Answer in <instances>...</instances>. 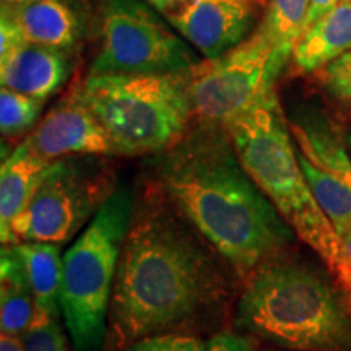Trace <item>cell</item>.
<instances>
[{
    "label": "cell",
    "mask_w": 351,
    "mask_h": 351,
    "mask_svg": "<svg viewBox=\"0 0 351 351\" xmlns=\"http://www.w3.org/2000/svg\"><path fill=\"white\" fill-rule=\"evenodd\" d=\"M245 173L296 236L345 283L351 274L339 232L307 186L276 91L225 124Z\"/></svg>",
    "instance_id": "obj_4"
},
{
    "label": "cell",
    "mask_w": 351,
    "mask_h": 351,
    "mask_svg": "<svg viewBox=\"0 0 351 351\" xmlns=\"http://www.w3.org/2000/svg\"><path fill=\"white\" fill-rule=\"evenodd\" d=\"M78 93L106 129L116 155L169 150L194 117L182 73H90Z\"/></svg>",
    "instance_id": "obj_6"
},
{
    "label": "cell",
    "mask_w": 351,
    "mask_h": 351,
    "mask_svg": "<svg viewBox=\"0 0 351 351\" xmlns=\"http://www.w3.org/2000/svg\"><path fill=\"white\" fill-rule=\"evenodd\" d=\"M346 143H348V150H350V155H351V129L348 130V134H346Z\"/></svg>",
    "instance_id": "obj_31"
},
{
    "label": "cell",
    "mask_w": 351,
    "mask_h": 351,
    "mask_svg": "<svg viewBox=\"0 0 351 351\" xmlns=\"http://www.w3.org/2000/svg\"><path fill=\"white\" fill-rule=\"evenodd\" d=\"M15 245L23 258L36 309L54 315H62L59 306L64 258L60 244L19 243Z\"/></svg>",
    "instance_id": "obj_17"
},
{
    "label": "cell",
    "mask_w": 351,
    "mask_h": 351,
    "mask_svg": "<svg viewBox=\"0 0 351 351\" xmlns=\"http://www.w3.org/2000/svg\"><path fill=\"white\" fill-rule=\"evenodd\" d=\"M28 2H32V0H2V3H5V5H10V7H19Z\"/></svg>",
    "instance_id": "obj_29"
},
{
    "label": "cell",
    "mask_w": 351,
    "mask_h": 351,
    "mask_svg": "<svg viewBox=\"0 0 351 351\" xmlns=\"http://www.w3.org/2000/svg\"><path fill=\"white\" fill-rule=\"evenodd\" d=\"M60 315L36 309V314L21 335L26 351H72L59 322Z\"/></svg>",
    "instance_id": "obj_20"
},
{
    "label": "cell",
    "mask_w": 351,
    "mask_h": 351,
    "mask_svg": "<svg viewBox=\"0 0 351 351\" xmlns=\"http://www.w3.org/2000/svg\"><path fill=\"white\" fill-rule=\"evenodd\" d=\"M322 82L333 98L351 108V51L322 70Z\"/></svg>",
    "instance_id": "obj_22"
},
{
    "label": "cell",
    "mask_w": 351,
    "mask_h": 351,
    "mask_svg": "<svg viewBox=\"0 0 351 351\" xmlns=\"http://www.w3.org/2000/svg\"><path fill=\"white\" fill-rule=\"evenodd\" d=\"M285 67L256 28L225 54L202 59L182 72L194 117L204 124H228L274 93Z\"/></svg>",
    "instance_id": "obj_8"
},
{
    "label": "cell",
    "mask_w": 351,
    "mask_h": 351,
    "mask_svg": "<svg viewBox=\"0 0 351 351\" xmlns=\"http://www.w3.org/2000/svg\"><path fill=\"white\" fill-rule=\"evenodd\" d=\"M309 0H269L257 29L274 46L282 62L288 64L296 44L307 29Z\"/></svg>",
    "instance_id": "obj_18"
},
{
    "label": "cell",
    "mask_w": 351,
    "mask_h": 351,
    "mask_svg": "<svg viewBox=\"0 0 351 351\" xmlns=\"http://www.w3.org/2000/svg\"><path fill=\"white\" fill-rule=\"evenodd\" d=\"M72 69L70 51L25 43L0 59V83L2 88L46 101L59 93Z\"/></svg>",
    "instance_id": "obj_12"
},
{
    "label": "cell",
    "mask_w": 351,
    "mask_h": 351,
    "mask_svg": "<svg viewBox=\"0 0 351 351\" xmlns=\"http://www.w3.org/2000/svg\"><path fill=\"white\" fill-rule=\"evenodd\" d=\"M26 142L46 161L70 156L116 155L106 129L78 91L52 108Z\"/></svg>",
    "instance_id": "obj_11"
},
{
    "label": "cell",
    "mask_w": 351,
    "mask_h": 351,
    "mask_svg": "<svg viewBox=\"0 0 351 351\" xmlns=\"http://www.w3.org/2000/svg\"><path fill=\"white\" fill-rule=\"evenodd\" d=\"M145 3H148L152 8H155L161 15H171V13L178 12L179 8L186 5L189 0H143Z\"/></svg>",
    "instance_id": "obj_26"
},
{
    "label": "cell",
    "mask_w": 351,
    "mask_h": 351,
    "mask_svg": "<svg viewBox=\"0 0 351 351\" xmlns=\"http://www.w3.org/2000/svg\"><path fill=\"white\" fill-rule=\"evenodd\" d=\"M337 232H339V236H340V239H341V244H343L345 254H346V257H348V261L351 263V226L345 228V230L337 231Z\"/></svg>",
    "instance_id": "obj_28"
},
{
    "label": "cell",
    "mask_w": 351,
    "mask_h": 351,
    "mask_svg": "<svg viewBox=\"0 0 351 351\" xmlns=\"http://www.w3.org/2000/svg\"><path fill=\"white\" fill-rule=\"evenodd\" d=\"M134 215V194L117 187L64 254L59 306L75 351L99 350L106 337L114 282Z\"/></svg>",
    "instance_id": "obj_5"
},
{
    "label": "cell",
    "mask_w": 351,
    "mask_h": 351,
    "mask_svg": "<svg viewBox=\"0 0 351 351\" xmlns=\"http://www.w3.org/2000/svg\"><path fill=\"white\" fill-rule=\"evenodd\" d=\"M52 161L39 158L28 142L19 147L2 161L0 168V238L2 245H10L12 225L32 199L39 179Z\"/></svg>",
    "instance_id": "obj_14"
},
{
    "label": "cell",
    "mask_w": 351,
    "mask_h": 351,
    "mask_svg": "<svg viewBox=\"0 0 351 351\" xmlns=\"http://www.w3.org/2000/svg\"><path fill=\"white\" fill-rule=\"evenodd\" d=\"M46 101L33 96L0 90V129L5 137H20L32 130L41 116Z\"/></svg>",
    "instance_id": "obj_19"
},
{
    "label": "cell",
    "mask_w": 351,
    "mask_h": 351,
    "mask_svg": "<svg viewBox=\"0 0 351 351\" xmlns=\"http://www.w3.org/2000/svg\"><path fill=\"white\" fill-rule=\"evenodd\" d=\"M36 314L33 289L23 258L15 244L0 251V328L2 333L21 337Z\"/></svg>",
    "instance_id": "obj_16"
},
{
    "label": "cell",
    "mask_w": 351,
    "mask_h": 351,
    "mask_svg": "<svg viewBox=\"0 0 351 351\" xmlns=\"http://www.w3.org/2000/svg\"><path fill=\"white\" fill-rule=\"evenodd\" d=\"M10 10L26 41L39 46L72 51L85 33V16L73 0H32Z\"/></svg>",
    "instance_id": "obj_13"
},
{
    "label": "cell",
    "mask_w": 351,
    "mask_h": 351,
    "mask_svg": "<svg viewBox=\"0 0 351 351\" xmlns=\"http://www.w3.org/2000/svg\"><path fill=\"white\" fill-rule=\"evenodd\" d=\"M345 287H346V289H348V293H350V296H351V274L348 275V278L345 280Z\"/></svg>",
    "instance_id": "obj_30"
},
{
    "label": "cell",
    "mask_w": 351,
    "mask_h": 351,
    "mask_svg": "<svg viewBox=\"0 0 351 351\" xmlns=\"http://www.w3.org/2000/svg\"><path fill=\"white\" fill-rule=\"evenodd\" d=\"M158 181L179 213L212 247L251 275L296 239L241 165L226 127L204 124L161 153Z\"/></svg>",
    "instance_id": "obj_1"
},
{
    "label": "cell",
    "mask_w": 351,
    "mask_h": 351,
    "mask_svg": "<svg viewBox=\"0 0 351 351\" xmlns=\"http://www.w3.org/2000/svg\"><path fill=\"white\" fill-rule=\"evenodd\" d=\"M236 324L288 351H351V311L327 271L280 254L249 275Z\"/></svg>",
    "instance_id": "obj_3"
},
{
    "label": "cell",
    "mask_w": 351,
    "mask_h": 351,
    "mask_svg": "<svg viewBox=\"0 0 351 351\" xmlns=\"http://www.w3.org/2000/svg\"><path fill=\"white\" fill-rule=\"evenodd\" d=\"M205 351H256V346L241 333L219 332L208 341Z\"/></svg>",
    "instance_id": "obj_24"
},
{
    "label": "cell",
    "mask_w": 351,
    "mask_h": 351,
    "mask_svg": "<svg viewBox=\"0 0 351 351\" xmlns=\"http://www.w3.org/2000/svg\"><path fill=\"white\" fill-rule=\"evenodd\" d=\"M25 43L28 41L25 39L20 25L16 23L10 7L2 3V13H0V59L19 49Z\"/></svg>",
    "instance_id": "obj_23"
},
{
    "label": "cell",
    "mask_w": 351,
    "mask_h": 351,
    "mask_svg": "<svg viewBox=\"0 0 351 351\" xmlns=\"http://www.w3.org/2000/svg\"><path fill=\"white\" fill-rule=\"evenodd\" d=\"M0 351H26V350H25L21 337L2 333V335H0Z\"/></svg>",
    "instance_id": "obj_27"
},
{
    "label": "cell",
    "mask_w": 351,
    "mask_h": 351,
    "mask_svg": "<svg viewBox=\"0 0 351 351\" xmlns=\"http://www.w3.org/2000/svg\"><path fill=\"white\" fill-rule=\"evenodd\" d=\"M99 49L90 73H182L200 62L194 47L143 0H99Z\"/></svg>",
    "instance_id": "obj_7"
},
{
    "label": "cell",
    "mask_w": 351,
    "mask_h": 351,
    "mask_svg": "<svg viewBox=\"0 0 351 351\" xmlns=\"http://www.w3.org/2000/svg\"><path fill=\"white\" fill-rule=\"evenodd\" d=\"M207 343L184 333H155L125 345L121 351H205Z\"/></svg>",
    "instance_id": "obj_21"
},
{
    "label": "cell",
    "mask_w": 351,
    "mask_h": 351,
    "mask_svg": "<svg viewBox=\"0 0 351 351\" xmlns=\"http://www.w3.org/2000/svg\"><path fill=\"white\" fill-rule=\"evenodd\" d=\"M340 0H309V16H307V28L315 23L320 16L330 12Z\"/></svg>",
    "instance_id": "obj_25"
},
{
    "label": "cell",
    "mask_w": 351,
    "mask_h": 351,
    "mask_svg": "<svg viewBox=\"0 0 351 351\" xmlns=\"http://www.w3.org/2000/svg\"><path fill=\"white\" fill-rule=\"evenodd\" d=\"M114 191L111 174L98 161L78 156L52 161L13 221L10 244L62 245L86 228Z\"/></svg>",
    "instance_id": "obj_9"
},
{
    "label": "cell",
    "mask_w": 351,
    "mask_h": 351,
    "mask_svg": "<svg viewBox=\"0 0 351 351\" xmlns=\"http://www.w3.org/2000/svg\"><path fill=\"white\" fill-rule=\"evenodd\" d=\"M221 278L210 254L173 215L145 208L122 247L114 282L109 328L124 348L163 333L217 300Z\"/></svg>",
    "instance_id": "obj_2"
},
{
    "label": "cell",
    "mask_w": 351,
    "mask_h": 351,
    "mask_svg": "<svg viewBox=\"0 0 351 351\" xmlns=\"http://www.w3.org/2000/svg\"><path fill=\"white\" fill-rule=\"evenodd\" d=\"M263 0H189L165 19L204 59L225 54L254 32Z\"/></svg>",
    "instance_id": "obj_10"
},
{
    "label": "cell",
    "mask_w": 351,
    "mask_h": 351,
    "mask_svg": "<svg viewBox=\"0 0 351 351\" xmlns=\"http://www.w3.org/2000/svg\"><path fill=\"white\" fill-rule=\"evenodd\" d=\"M348 51H351V0H340L306 29L291 59L301 72L311 73L324 70Z\"/></svg>",
    "instance_id": "obj_15"
}]
</instances>
